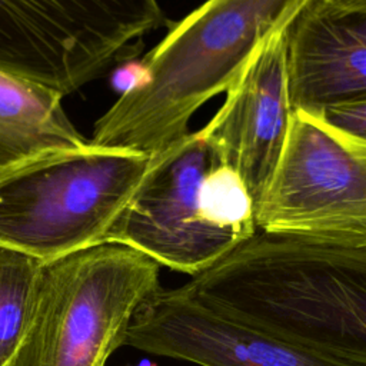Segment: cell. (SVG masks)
Listing matches in <instances>:
<instances>
[{"mask_svg":"<svg viewBox=\"0 0 366 366\" xmlns=\"http://www.w3.org/2000/svg\"><path fill=\"white\" fill-rule=\"evenodd\" d=\"M180 289L286 343L366 365V243L256 230Z\"/></svg>","mask_w":366,"mask_h":366,"instance_id":"6da1fadb","label":"cell"},{"mask_svg":"<svg viewBox=\"0 0 366 366\" xmlns=\"http://www.w3.org/2000/svg\"><path fill=\"white\" fill-rule=\"evenodd\" d=\"M310 0H207L143 59V83L94 123L96 147L153 154L187 133L193 113L226 92L259 47Z\"/></svg>","mask_w":366,"mask_h":366,"instance_id":"7a4b0ae2","label":"cell"},{"mask_svg":"<svg viewBox=\"0 0 366 366\" xmlns=\"http://www.w3.org/2000/svg\"><path fill=\"white\" fill-rule=\"evenodd\" d=\"M159 270L146 254L109 242L44 262L29 325L6 366H106L160 287Z\"/></svg>","mask_w":366,"mask_h":366,"instance_id":"3957f363","label":"cell"},{"mask_svg":"<svg viewBox=\"0 0 366 366\" xmlns=\"http://www.w3.org/2000/svg\"><path fill=\"white\" fill-rule=\"evenodd\" d=\"M150 156L89 146L0 174V246L41 262L104 243Z\"/></svg>","mask_w":366,"mask_h":366,"instance_id":"277c9868","label":"cell"},{"mask_svg":"<svg viewBox=\"0 0 366 366\" xmlns=\"http://www.w3.org/2000/svg\"><path fill=\"white\" fill-rule=\"evenodd\" d=\"M162 21L159 0H0V71L66 96Z\"/></svg>","mask_w":366,"mask_h":366,"instance_id":"5b68a950","label":"cell"},{"mask_svg":"<svg viewBox=\"0 0 366 366\" xmlns=\"http://www.w3.org/2000/svg\"><path fill=\"white\" fill-rule=\"evenodd\" d=\"M253 216L263 232L366 243V149L292 112L283 150Z\"/></svg>","mask_w":366,"mask_h":366,"instance_id":"8992f818","label":"cell"},{"mask_svg":"<svg viewBox=\"0 0 366 366\" xmlns=\"http://www.w3.org/2000/svg\"><path fill=\"white\" fill-rule=\"evenodd\" d=\"M219 164L217 152L200 130L150 154L104 243L124 244L190 276L214 264L242 243L213 226L202 207L200 184Z\"/></svg>","mask_w":366,"mask_h":366,"instance_id":"52a82bcc","label":"cell"},{"mask_svg":"<svg viewBox=\"0 0 366 366\" xmlns=\"http://www.w3.org/2000/svg\"><path fill=\"white\" fill-rule=\"evenodd\" d=\"M124 345L199 366H366L286 343L209 309L180 287H159L140 305Z\"/></svg>","mask_w":366,"mask_h":366,"instance_id":"ba28073f","label":"cell"},{"mask_svg":"<svg viewBox=\"0 0 366 366\" xmlns=\"http://www.w3.org/2000/svg\"><path fill=\"white\" fill-rule=\"evenodd\" d=\"M285 30L254 53L214 117L200 130L223 166L239 174L253 206L266 190L289 130Z\"/></svg>","mask_w":366,"mask_h":366,"instance_id":"9c48e42d","label":"cell"},{"mask_svg":"<svg viewBox=\"0 0 366 366\" xmlns=\"http://www.w3.org/2000/svg\"><path fill=\"white\" fill-rule=\"evenodd\" d=\"M292 112L323 110L366 99V11L310 0L285 30Z\"/></svg>","mask_w":366,"mask_h":366,"instance_id":"30bf717a","label":"cell"},{"mask_svg":"<svg viewBox=\"0 0 366 366\" xmlns=\"http://www.w3.org/2000/svg\"><path fill=\"white\" fill-rule=\"evenodd\" d=\"M61 97L51 89L0 71V174L49 153L89 146L64 113Z\"/></svg>","mask_w":366,"mask_h":366,"instance_id":"8fae6325","label":"cell"},{"mask_svg":"<svg viewBox=\"0 0 366 366\" xmlns=\"http://www.w3.org/2000/svg\"><path fill=\"white\" fill-rule=\"evenodd\" d=\"M44 262L0 246V366L17 350L33 310Z\"/></svg>","mask_w":366,"mask_h":366,"instance_id":"7c38bea8","label":"cell"},{"mask_svg":"<svg viewBox=\"0 0 366 366\" xmlns=\"http://www.w3.org/2000/svg\"><path fill=\"white\" fill-rule=\"evenodd\" d=\"M313 119L346 143L366 149V99L329 107Z\"/></svg>","mask_w":366,"mask_h":366,"instance_id":"4fadbf2b","label":"cell"},{"mask_svg":"<svg viewBox=\"0 0 366 366\" xmlns=\"http://www.w3.org/2000/svg\"><path fill=\"white\" fill-rule=\"evenodd\" d=\"M144 80V67L140 61H132L123 64L113 76V87L120 92V94L127 93L139 87Z\"/></svg>","mask_w":366,"mask_h":366,"instance_id":"5bb4252c","label":"cell"},{"mask_svg":"<svg viewBox=\"0 0 366 366\" xmlns=\"http://www.w3.org/2000/svg\"><path fill=\"white\" fill-rule=\"evenodd\" d=\"M322 1L347 11H366V0H322Z\"/></svg>","mask_w":366,"mask_h":366,"instance_id":"9a60e30c","label":"cell"},{"mask_svg":"<svg viewBox=\"0 0 366 366\" xmlns=\"http://www.w3.org/2000/svg\"><path fill=\"white\" fill-rule=\"evenodd\" d=\"M136 366H157L154 362H152V360H147V359H143V360H140Z\"/></svg>","mask_w":366,"mask_h":366,"instance_id":"2e32d148","label":"cell"}]
</instances>
